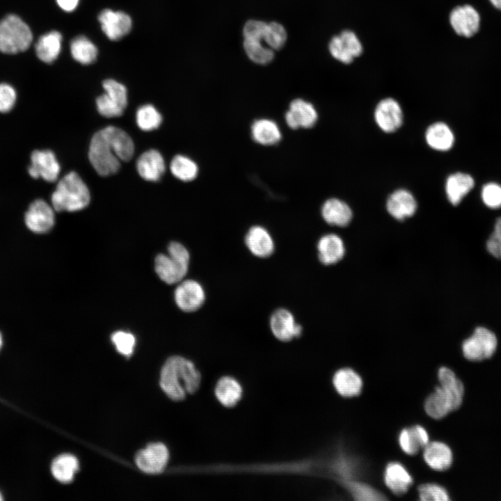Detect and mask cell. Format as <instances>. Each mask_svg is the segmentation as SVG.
<instances>
[{"mask_svg": "<svg viewBox=\"0 0 501 501\" xmlns=\"http://www.w3.org/2000/svg\"><path fill=\"white\" fill-rule=\"evenodd\" d=\"M169 454L166 447L160 443H152L138 452L135 457L138 468L149 474H157L164 470Z\"/></svg>", "mask_w": 501, "mask_h": 501, "instance_id": "14", "label": "cell"}, {"mask_svg": "<svg viewBox=\"0 0 501 501\" xmlns=\"http://www.w3.org/2000/svg\"><path fill=\"white\" fill-rule=\"evenodd\" d=\"M386 208L392 217L402 221L415 214L417 202L411 192L405 189H398L389 196Z\"/></svg>", "mask_w": 501, "mask_h": 501, "instance_id": "20", "label": "cell"}, {"mask_svg": "<svg viewBox=\"0 0 501 501\" xmlns=\"http://www.w3.org/2000/svg\"><path fill=\"white\" fill-rule=\"evenodd\" d=\"M399 444L406 454L414 455L429 443V434L426 429L420 426L415 425L403 429L398 438Z\"/></svg>", "mask_w": 501, "mask_h": 501, "instance_id": "23", "label": "cell"}, {"mask_svg": "<svg viewBox=\"0 0 501 501\" xmlns=\"http://www.w3.org/2000/svg\"><path fill=\"white\" fill-rule=\"evenodd\" d=\"M440 386L428 396L424 402L427 415L434 419H440L457 409L463 397V385L450 369L443 367L438 372Z\"/></svg>", "mask_w": 501, "mask_h": 501, "instance_id": "2", "label": "cell"}, {"mask_svg": "<svg viewBox=\"0 0 501 501\" xmlns=\"http://www.w3.org/2000/svg\"><path fill=\"white\" fill-rule=\"evenodd\" d=\"M267 24L264 22L250 19L244 25L243 35L244 39L264 40Z\"/></svg>", "mask_w": 501, "mask_h": 501, "instance_id": "42", "label": "cell"}, {"mask_svg": "<svg viewBox=\"0 0 501 501\" xmlns=\"http://www.w3.org/2000/svg\"><path fill=\"white\" fill-rule=\"evenodd\" d=\"M62 40L61 33L56 31L42 35L35 45L38 58L46 63L54 62L61 53Z\"/></svg>", "mask_w": 501, "mask_h": 501, "instance_id": "29", "label": "cell"}, {"mask_svg": "<svg viewBox=\"0 0 501 501\" xmlns=\"http://www.w3.org/2000/svg\"><path fill=\"white\" fill-rule=\"evenodd\" d=\"M171 173L177 179L189 182L194 180L198 173L196 162L189 157L181 154L175 156L170 161Z\"/></svg>", "mask_w": 501, "mask_h": 501, "instance_id": "36", "label": "cell"}, {"mask_svg": "<svg viewBox=\"0 0 501 501\" xmlns=\"http://www.w3.org/2000/svg\"><path fill=\"white\" fill-rule=\"evenodd\" d=\"M333 383L336 391L344 397L359 395L363 387L362 379L351 368L337 370L333 376Z\"/></svg>", "mask_w": 501, "mask_h": 501, "instance_id": "28", "label": "cell"}, {"mask_svg": "<svg viewBox=\"0 0 501 501\" xmlns=\"http://www.w3.org/2000/svg\"><path fill=\"white\" fill-rule=\"evenodd\" d=\"M136 121L141 129L152 131L160 126L162 116L153 105L145 104L137 110Z\"/></svg>", "mask_w": 501, "mask_h": 501, "instance_id": "37", "label": "cell"}, {"mask_svg": "<svg viewBox=\"0 0 501 501\" xmlns=\"http://www.w3.org/2000/svg\"><path fill=\"white\" fill-rule=\"evenodd\" d=\"M491 4L498 10H501V0H489Z\"/></svg>", "mask_w": 501, "mask_h": 501, "instance_id": "49", "label": "cell"}, {"mask_svg": "<svg viewBox=\"0 0 501 501\" xmlns=\"http://www.w3.org/2000/svg\"><path fill=\"white\" fill-rule=\"evenodd\" d=\"M495 335L484 327H477L473 334L462 344L463 356L472 361H480L489 358L497 347Z\"/></svg>", "mask_w": 501, "mask_h": 501, "instance_id": "8", "label": "cell"}, {"mask_svg": "<svg viewBox=\"0 0 501 501\" xmlns=\"http://www.w3.org/2000/svg\"><path fill=\"white\" fill-rule=\"evenodd\" d=\"M102 86L105 93L96 99L98 112L106 118L120 116L127 105L126 87L112 79L104 80Z\"/></svg>", "mask_w": 501, "mask_h": 501, "instance_id": "7", "label": "cell"}, {"mask_svg": "<svg viewBox=\"0 0 501 501\" xmlns=\"http://www.w3.org/2000/svg\"><path fill=\"white\" fill-rule=\"evenodd\" d=\"M113 145L117 157L120 161H129L134 152V145L127 132L119 127L108 126L101 129Z\"/></svg>", "mask_w": 501, "mask_h": 501, "instance_id": "24", "label": "cell"}, {"mask_svg": "<svg viewBox=\"0 0 501 501\" xmlns=\"http://www.w3.org/2000/svg\"><path fill=\"white\" fill-rule=\"evenodd\" d=\"M425 138L431 148L440 151L450 150L454 140L450 127L440 122L434 123L427 128Z\"/></svg>", "mask_w": 501, "mask_h": 501, "instance_id": "32", "label": "cell"}, {"mask_svg": "<svg viewBox=\"0 0 501 501\" xmlns=\"http://www.w3.org/2000/svg\"><path fill=\"white\" fill-rule=\"evenodd\" d=\"M260 40L244 39V48L248 57L254 63L265 65L270 63L274 53L270 47L264 46Z\"/></svg>", "mask_w": 501, "mask_h": 501, "instance_id": "38", "label": "cell"}, {"mask_svg": "<svg viewBox=\"0 0 501 501\" xmlns=\"http://www.w3.org/2000/svg\"><path fill=\"white\" fill-rule=\"evenodd\" d=\"M177 284L174 292V299L181 310L192 312L203 305L206 300V292L200 283L193 279H183Z\"/></svg>", "mask_w": 501, "mask_h": 501, "instance_id": "9", "label": "cell"}, {"mask_svg": "<svg viewBox=\"0 0 501 501\" xmlns=\"http://www.w3.org/2000/svg\"><path fill=\"white\" fill-rule=\"evenodd\" d=\"M1 345H2V337H1V335L0 333V349L1 347Z\"/></svg>", "mask_w": 501, "mask_h": 501, "instance_id": "50", "label": "cell"}, {"mask_svg": "<svg viewBox=\"0 0 501 501\" xmlns=\"http://www.w3.org/2000/svg\"><path fill=\"white\" fill-rule=\"evenodd\" d=\"M79 468V463L75 456L63 454L56 458L51 464V472L60 482L69 483L72 481L75 472Z\"/></svg>", "mask_w": 501, "mask_h": 501, "instance_id": "35", "label": "cell"}, {"mask_svg": "<svg viewBox=\"0 0 501 501\" xmlns=\"http://www.w3.org/2000/svg\"><path fill=\"white\" fill-rule=\"evenodd\" d=\"M321 216L328 224L335 226H347L351 221L353 214L349 206L337 198L327 200L321 207Z\"/></svg>", "mask_w": 501, "mask_h": 501, "instance_id": "25", "label": "cell"}, {"mask_svg": "<svg viewBox=\"0 0 501 501\" xmlns=\"http://www.w3.org/2000/svg\"><path fill=\"white\" fill-rule=\"evenodd\" d=\"M329 51L333 58L343 63H350L360 55L362 45L356 35L349 30L333 37L329 42Z\"/></svg>", "mask_w": 501, "mask_h": 501, "instance_id": "13", "label": "cell"}, {"mask_svg": "<svg viewBox=\"0 0 501 501\" xmlns=\"http://www.w3.org/2000/svg\"><path fill=\"white\" fill-rule=\"evenodd\" d=\"M111 341L121 354L129 356L133 353L136 339L131 333L124 331H116L111 335Z\"/></svg>", "mask_w": 501, "mask_h": 501, "instance_id": "40", "label": "cell"}, {"mask_svg": "<svg viewBox=\"0 0 501 501\" xmlns=\"http://www.w3.org/2000/svg\"><path fill=\"white\" fill-rule=\"evenodd\" d=\"M319 261L325 265H332L340 262L345 254L342 239L335 234L323 235L317 242Z\"/></svg>", "mask_w": 501, "mask_h": 501, "instance_id": "22", "label": "cell"}, {"mask_svg": "<svg viewBox=\"0 0 501 501\" xmlns=\"http://www.w3.org/2000/svg\"><path fill=\"white\" fill-rule=\"evenodd\" d=\"M58 6L66 12L74 10L79 2V0H56Z\"/></svg>", "mask_w": 501, "mask_h": 501, "instance_id": "47", "label": "cell"}, {"mask_svg": "<svg viewBox=\"0 0 501 501\" xmlns=\"http://www.w3.org/2000/svg\"><path fill=\"white\" fill-rule=\"evenodd\" d=\"M88 159L93 168L101 176L115 174L120 166V160L102 130L95 133L91 138Z\"/></svg>", "mask_w": 501, "mask_h": 501, "instance_id": "6", "label": "cell"}, {"mask_svg": "<svg viewBox=\"0 0 501 501\" xmlns=\"http://www.w3.org/2000/svg\"><path fill=\"white\" fill-rule=\"evenodd\" d=\"M317 112L314 106L302 99L294 100L285 113V121L292 129L312 127L317 120Z\"/></svg>", "mask_w": 501, "mask_h": 501, "instance_id": "19", "label": "cell"}, {"mask_svg": "<svg viewBox=\"0 0 501 501\" xmlns=\"http://www.w3.org/2000/svg\"><path fill=\"white\" fill-rule=\"evenodd\" d=\"M29 230L35 233L49 232L55 223L54 209L46 201L38 199L31 203L24 216Z\"/></svg>", "mask_w": 501, "mask_h": 501, "instance_id": "11", "label": "cell"}, {"mask_svg": "<svg viewBox=\"0 0 501 501\" xmlns=\"http://www.w3.org/2000/svg\"><path fill=\"white\" fill-rule=\"evenodd\" d=\"M419 498L422 501H447L446 490L436 484H424L418 487Z\"/></svg>", "mask_w": 501, "mask_h": 501, "instance_id": "41", "label": "cell"}, {"mask_svg": "<svg viewBox=\"0 0 501 501\" xmlns=\"http://www.w3.org/2000/svg\"><path fill=\"white\" fill-rule=\"evenodd\" d=\"M61 171L60 164L55 154L49 150H34L31 154V164L28 172L33 178L55 182Z\"/></svg>", "mask_w": 501, "mask_h": 501, "instance_id": "10", "label": "cell"}, {"mask_svg": "<svg viewBox=\"0 0 501 501\" xmlns=\"http://www.w3.org/2000/svg\"><path fill=\"white\" fill-rule=\"evenodd\" d=\"M199 371L189 360L171 356L164 363L160 378V385L173 400H182L186 393H194L200 384Z\"/></svg>", "mask_w": 501, "mask_h": 501, "instance_id": "1", "label": "cell"}, {"mask_svg": "<svg viewBox=\"0 0 501 501\" xmlns=\"http://www.w3.org/2000/svg\"><path fill=\"white\" fill-rule=\"evenodd\" d=\"M493 233L501 241V217L498 218L495 222Z\"/></svg>", "mask_w": 501, "mask_h": 501, "instance_id": "48", "label": "cell"}, {"mask_svg": "<svg viewBox=\"0 0 501 501\" xmlns=\"http://www.w3.org/2000/svg\"><path fill=\"white\" fill-rule=\"evenodd\" d=\"M352 495L357 500H372L383 499L381 494L372 487L360 483H352L349 486Z\"/></svg>", "mask_w": 501, "mask_h": 501, "instance_id": "45", "label": "cell"}, {"mask_svg": "<svg viewBox=\"0 0 501 501\" xmlns=\"http://www.w3.org/2000/svg\"><path fill=\"white\" fill-rule=\"evenodd\" d=\"M215 395L222 405L226 407H232L240 400L242 395V388L235 379L224 376L217 382Z\"/></svg>", "mask_w": 501, "mask_h": 501, "instance_id": "33", "label": "cell"}, {"mask_svg": "<svg viewBox=\"0 0 501 501\" xmlns=\"http://www.w3.org/2000/svg\"><path fill=\"white\" fill-rule=\"evenodd\" d=\"M245 245L250 253L260 258L271 256L275 250V243L269 230L262 225H253L247 231Z\"/></svg>", "mask_w": 501, "mask_h": 501, "instance_id": "17", "label": "cell"}, {"mask_svg": "<svg viewBox=\"0 0 501 501\" xmlns=\"http://www.w3.org/2000/svg\"><path fill=\"white\" fill-rule=\"evenodd\" d=\"M32 40L30 28L18 16L9 15L0 20V51L8 54L24 51Z\"/></svg>", "mask_w": 501, "mask_h": 501, "instance_id": "5", "label": "cell"}, {"mask_svg": "<svg viewBox=\"0 0 501 501\" xmlns=\"http://www.w3.org/2000/svg\"><path fill=\"white\" fill-rule=\"evenodd\" d=\"M473 186L474 180L468 174L456 173L450 175L445 185L449 201L453 205H457Z\"/></svg>", "mask_w": 501, "mask_h": 501, "instance_id": "31", "label": "cell"}, {"mask_svg": "<svg viewBox=\"0 0 501 501\" xmlns=\"http://www.w3.org/2000/svg\"><path fill=\"white\" fill-rule=\"evenodd\" d=\"M482 198L485 205L491 208L501 207V186L495 183L484 186Z\"/></svg>", "mask_w": 501, "mask_h": 501, "instance_id": "43", "label": "cell"}, {"mask_svg": "<svg viewBox=\"0 0 501 501\" xmlns=\"http://www.w3.org/2000/svg\"><path fill=\"white\" fill-rule=\"evenodd\" d=\"M384 481L387 487L396 495L405 493L413 484L409 472L397 462L390 463L385 467Z\"/></svg>", "mask_w": 501, "mask_h": 501, "instance_id": "26", "label": "cell"}, {"mask_svg": "<svg viewBox=\"0 0 501 501\" xmlns=\"http://www.w3.org/2000/svg\"><path fill=\"white\" fill-rule=\"evenodd\" d=\"M450 22L456 33L469 38L478 31L480 17L472 6L470 5L459 6L451 11Z\"/></svg>", "mask_w": 501, "mask_h": 501, "instance_id": "16", "label": "cell"}, {"mask_svg": "<svg viewBox=\"0 0 501 501\" xmlns=\"http://www.w3.org/2000/svg\"><path fill=\"white\" fill-rule=\"evenodd\" d=\"M269 327L274 337L283 342L299 337L303 331L292 312L285 308L277 309L271 314Z\"/></svg>", "mask_w": 501, "mask_h": 501, "instance_id": "12", "label": "cell"}, {"mask_svg": "<svg viewBox=\"0 0 501 501\" xmlns=\"http://www.w3.org/2000/svg\"><path fill=\"white\" fill-rule=\"evenodd\" d=\"M165 168L164 159L156 150L144 152L136 161L139 175L147 181H158L164 174Z\"/></svg>", "mask_w": 501, "mask_h": 501, "instance_id": "21", "label": "cell"}, {"mask_svg": "<svg viewBox=\"0 0 501 501\" xmlns=\"http://www.w3.org/2000/svg\"><path fill=\"white\" fill-rule=\"evenodd\" d=\"M70 53L76 61L84 65H88L96 60L97 49L88 38L84 35H79L71 41Z\"/></svg>", "mask_w": 501, "mask_h": 501, "instance_id": "34", "label": "cell"}, {"mask_svg": "<svg viewBox=\"0 0 501 501\" xmlns=\"http://www.w3.org/2000/svg\"><path fill=\"white\" fill-rule=\"evenodd\" d=\"M374 118L378 126L385 132L396 131L402 123L403 115L399 103L392 98L382 100L376 106Z\"/></svg>", "mask_w": 501, "mask_h": 501, "instance_id": "18", "label": "cell"}, {"mask_svg": "<svg viewBox=\"0 0 501 501\" xmlns=\"http://www.w3.org/2000/svg\"><path fill=\"white\" fill-rule=\"evenodd\" d=\"M286 40L287 32L283 25L275 22L267 24L264 40L271 49H280L285 45Z\"/></svg>", "mask_w": 501, "mask_h": 501, "instance_id": "39", "label": "cell"}, {"mask_svg": "<svg viewBox=\"0 0 501 501\" xmlns=\"http://www.w3.org/2000/svg\"><path fill=\"white\" fill-rule=\"evenodd\" d=\"M190 263L188 249L178 241H172L168 253H160L154 260V269L159 278L166 284H177L186 276Z\"/></svg>", "mask_w": 501, "mask_h": 501, "instance_id": "4", "label": "cell"}, {"mask_svg": "<svg viewBox=\"0 0 501 501\" xmlns=\"http://www.w3.org/2000/svg\"><path fill=\"white\" fill-rule=\"evenodd\" d=\"M17 93L15 88L5 83L0 84V113L11 111L15 104Z\"/></svg>", "mask_w": 501, "mask_h": 501, "instance_id": "44", "label": "cell"}, {"mask_svg": "<svg viewBox=\"0 0 501 501\" xmlns=\"http://www.w3.org/2000/svg\"><path fill=\"white\" fill-rule=\"evenodd\" d=\"M486 248L493 257L501 259V241L493 232L486 242Z\"/></svg>", "mask_w": 501, "mask_h": 501, "instance_id": "46", "label": "cell"}, {"mask_svg": "<svg viewBox=\"0 0 501 501\" xmlns=\"http://www.w3.org/2000/svg\"><path fill=\"white\" fill-rule=\"evenodd\" d=\"M98 20L102 31L111 40L121 39L129 33L132 27L130 16L122 11L104 9L100 13Z\"/></svg>", "mask_w": 501, "mask_h": 501, "instance_id": "15", "label": "cell"}, {"mask_svg": "<svg viewBox=\"0 0 501 501\" xmlns=\"http://www.w3.org/2000/svg\"><path fill=\"white\" fill-rule=\"evenodd\" d=\"M251 135L256 143L264 145L276 144L281 139V132L278 125L267 118L256 120L253 123Z\"/></svg>", "mask_w": 501, "mask_h": 501, "instance_id": "30", "label": "cell"}, {"mask_svg": "<svg viewBox=\"0 0 501 501\" xmlns=\"http://www.w3.org/2000/svg\"><path fill=\"white\" fill-rule=\"evenodd\" d=\"M423 450L424 459L432 469L443 471L450 467L452 453L446 444L438 441L429 442Z\"/></svg>", "mask_w": 501, "mask_h": 501, "instance_id": "27", "label": "cell"}, {"mask_svg": "<svg viewBox=\"0 0 501 501\" xmlns=\"http://www.w3.org/2000/svg\"><path fill=\"white\" fill-rule=\"evenodd\" d=\"M0 500H2V497H1V493H0Z\"/></svg>", "mask_w": 501, "mask_h": 501, "instance_id": "51", "label": "cell"}, {"mask_svg": "<svg viewBox=\"0 0 501 501\" xmlns=\"http://www.w3.org/2000/svg\"><path fill=\"white\" fill-rule=\"evenodd\" d=\"M90 191L81 177L72 171L58 182L51 196V205L57 212H77L86 207Z\"/></svg>", "mask_w": 501, "mask_h": 501, "instance_id": "3", "label": "cell"}]
</instances>
